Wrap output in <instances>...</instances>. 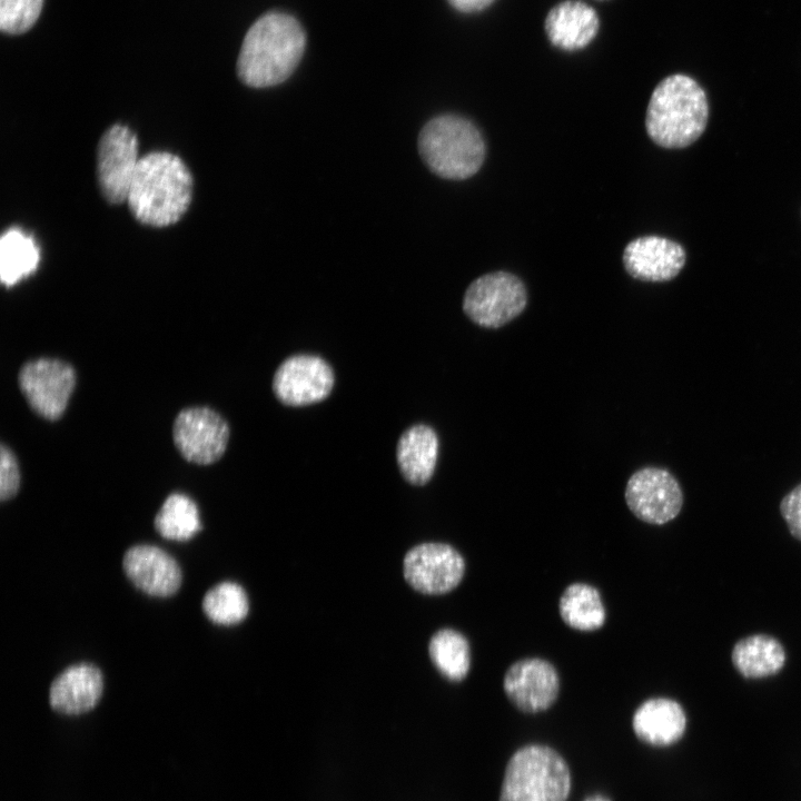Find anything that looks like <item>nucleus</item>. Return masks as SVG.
Masks as SVG:
<instances>
[{"instance_id":"b1692460","label":"nucleus","mask_w":801,"mask_h":801,"mask_svg":"<svg viewBox=\"0 0 801 801\" xmlns=\"http://www.w3.org/2000/svg\"><path fill=\"white\" fill-rule=\"evenodd\" d=\"M154 524L162 537L178 542L190 540L201 530L197 504L182 493L167 496Z\"/></svg>"},{"instance_id":"4be33fe9","label":"nucleus","mask_w":801,"mask_h":801,"mask_svg":"<svg viewBox=\"0 0 801 801\" xmlns=\"http://www.w3.org/2000/svg\"><path fill=\"white\" fill-rule=\"evenodd\" d=\"M40 260L34 239L20 228L6 230L0 239V278L11 287L31 275Z\"/></svg>"},{"instance_id":"cd10ccee","label":"nucleus","mask_w":801,"mask_h":801,"mask_svg":"<svg viewBox=\"0 0 801 801\" xmlns=\"http://www.w3.org/2000/svg\"><path fill=\"white\" fill-rule=\"evenodd\" d=\"M780 513L790 534L801 542V483L783 496Z\"/></svg>"},{"instance_id":"bb28decb","label":"nucleus","mask_w":801,"mask_h":801,"mask_svg":"<svg viewBox=\"0 0 801 801\" xmlns=\"http://www.w3.org/2000/svg\"><path fill=\"white\" fill-rule=\"evenodd\" d=\"M20 468L16 454L4 443L0 445V500L9 501L20 487Z\"/></svg>"},{"instance_id":"f257e3e1","label":"nucleus","mask_w":801,"mask_h":801,"mask_svg":"<svg viewBox=\"0 0 801 801\" xmlns=\"http://www.w3.org/2000/svg\"><path fill=\"white\" fill-rule=\"evenodd\" d=\"M306 34L290 14L270 11L248 29L237 60V75L253 88H266L287 80L298 66Z\"/></svg>"},{"instance_id":"0eeeda50","label":"nucleus","mask_w":801,"mask_h":801,"mask_svg":"<svg viewBox=\"0 0 801 801\" xmlns=\"http://www.w3.org/2000/svg\"><path fill=\"white\" fill-rule=\"evenodd\" d=\"M76 384L73 366L59 358L28 360L18 373V385L29 407L51 422L66 412Z\"/></svg>"},{"instance_id":"4468645a","label":"nucleus","mask_w":801,"mask_h":801,"mask_svg":"<svg viewBox=\"0 0 801 801\" xmlns=\"http://www.w3.org/2000/svg\"><path fill=\"white\" fill-rule=\"evenodd\" d=\"M622 259L626 273L634 279L662 283L679 275L685 265L686 254L674 240L644 236L625 246Z\"/></svg>"},{"instance_id":"393cba45","label":"nucleus","mask_w":801,"mask_h":801,"mask_svg":"<svg viewBox=\"0 0 801 801\" xmlns=\"http://www.w3.org/2000/svg\"><path fill=\"white\" fill-rule=\"evenodd\" d=\"M202 610L206 616L220 625L241 622L248 614L249 602L245 590L235 582H221L204 596Z\"/></svg>"},{"instance_id":"9d476101","label":"nucleus","mask_w":801,"mask_h":801,"mask_svg":"<svg viewBox=\"0 0 801 801\" xmlns=\"http://www.w3.org/2000/svg\"><path fill=\"white\" fill-rule=\"evenodd\" d=\"M404 577L417 592L443 595L459 585L465 574V560L446 543H423L411 548L403 562Z\"/></svg>"},{"instance_id":"6ab92c4d","label":"nucleus","mask_w":801,"mask_h":801,"mask_svg":"<svg viewBox=\"0 0 801 801\" xmlns=\"http://www.w3.org/2000/svg\"><path fill=\"white\" fill-rule=\"evenodd\" d=\"M438 456V437L427 425L418 424L399 437L396 458L403 477L413 485H424L433 476Z\"/></svg>"},{"instance_id":"5701e85b","label":"nucleus","mask_w":801,"mask_h":801,"mask_svg":"<svg viewBox=\"0 0 801 801\" xmlns=\"http://www.w3.org/2000/svg\"><path fill=\"white\" fill-rule=\"evenodd\" d=\"M429 657L438 672L453 682L466 678L471 669V646L458 631L442 629L431 639Z\"/></svg>"},{"instance_id":"2eb2a0df","label":"nucleus","mask_w":801,"mask_h":801,"mask_svg":"<svg viewBox=\"0 0 801 801\" xmlns=\"http://www.w3.org/2000/svg\"><path fill=\"white\" fill-rule=\"evenodd\" d=\"M122 566L132 584L148 595L167 597L180 587L182 576L177 561L158 546H131Z\"/></svg>"},{"instance_id":"c756f323","label":"nucleus","mask_w":801,"mask_h":801,"mask_svg":"<svg viewBox=\"0 0 801 801\" xmlns=\"http://www.w3.org/2000/svg\"><path fill=\"white\" fill-rule=\"evenodd\" d=\"M583 801H612V800L604 794L595 793V794L586 797Z\"/></svg>"},{"instance_id":"1a4fd4ad","label":"nucleus","mask_w":801,"mask_h":801,"mask_svg":"<svg viewBox=\"0 0 801 801\" xmlns=\"http://www.w3.org/2000/svg\"><path fill=\"white\" fill-rule=\"evenodd\" d=\"M230 436L227 421L207 406L181 409L172 424V441L179 454L197 465H210L225 454Z\"/></svg>"},{"instance_id":"39448f33","label":"nucleus","mask_w":801,"mask_h":801,"mask_svg":"<svg viewBox=\"0 0 801 801\" xmlns=\"http://www.w3.org/2000/svg\"><path fill=\"white\" fill-rule=\"evenodd\" d=\"M571 787L564 758L548 745L532 743L510 758L498 801H566Z\"/></svg>"},{"instance_id":"dca6fc26","label":"nucleus","mask_w":801,"mask_h":801,"mask_svg":"<svg viewBox=\"0 0 801 801\" xmlns=\"http://www.w3.org/2000/svg\"><path fill=\"white\" fill-rule=\"evenodd\" d=\"M599 28L597 12L581 0H564L555 4L544 21L550 42L564 51L585 48L596 37Z\"/></svg>"},{"instance_id":"7ed1b4c3","label":"nucleus","mask_w":801,"mask_h":801,"mask_svg":"<svg viewBox=\"0 0 801 801\" xmlns=\"http://www.w3.org/2000/svg\"><path fill=\"white\" fill-rule=\"evenodd\" d=\"M709 102L703 88L691 77L674 73L654 88L646 110L645 128L657 146L685 148L706 128Z\"/></svg>"},{"instance_id":"9b49d317","label":"nucleus","mask_w":801,"mask_h":801,"mask_svg":"<svg viewBox=\"0 0 801 801\" xmlns=\"http://www.w3.org/2000/svg\"><path fill=\"white\" fill-rule=\"evenodd\" d=\"M139 159L137 136L127 126L113 125L103 132L97 148V179L108 202L127 200Z\"/></svg>"},{"instance_id":"f8f14e48","label":"nucleus","mask_w":801,"mask_h":801,"mask_svg":"<svg viewBox=\"0 0 801 801\" xmlns=\"http://www.w3.org/2000/svg\"><path fill=\"white\" fill-rule=\"evenodd\" d=\"M334 372L322 357L308 354L286 358L275 372L273 390L287 406H306L322 402L334 387Z\"/></svg>"},{"instance_id":"c85d7f7f","label":"nucleus","mask_w":801,"mask_h":801,"mask_svg":"<svg viewBox=\"0 0 801 801\" xmlns=\"http://www.w3.org/2000/svg\"><path fill=\"white\" fill-rule=\"evenodd\" d=\"M459 12L475 13L490 7L495 0H447Z\"/></svg>"},{"instance_id":"f3484780","label":"nucleus","mask_w":801,"mask_h":801,"mask_svg":"<svg viewBox=\"0 0 801 801\" xmlns=\"http://www.w3.org/2000/svg\"><path fill=\"white\" fill-rule=\"evenodd\" d=\"M103 690L100 670L89 663L67 668L51 683L49 703L60 713L75 715L90 711Z\"/></svg>"},{"instance_id":"423d86ee","label":"nucleus","mask_w":801,"mask_h":801,"mask_svg":"<svg viewBox=\"0 0 801 801\" xmlns=\"http://www.w3.org/2000/svg\"><path fill=\"white\" fill-rule=\"evenodd\" d=\"M527 290L516 275L493 271L473 280L465 290L463 312L476 325L500 328L523 313Z\"/></svg>"},{"instance_id":"ddd939ff","label":"nucleus","mask_w":801,"mask_h":801,"mask_svg":"<svg viewBox=\"0 0 801 801\" xmlns=\"http://www.w3.org/2000/svg\"><path fill=\"white\" fill-rule=\"evenodd\" d=\"M560 686L555 666L542 657L515 661L503 678L506 698L524 713H538L550 709L560 694Z\"/></svg>"},{"instance_id":"f03ea898","label":"nucleus","mask_w":801,"mask_h":801,"mask_svg":"<svg viewBox=\"0 0 801 801\" xmlns=\"http://www.w3.org/2000/svg\"><path fill=\"white\" fill-rule=\"evenodd\" d=\"M192 176L185 162L167 151H154L139 159L127 204L137 221L150 227L177 222L189 208Z\"/></svg>"},{"instance_id":"a878e982","label":"nucleus","mask_w":801,"mask_h":801,"mask_svg":"<svg viewBox=\"0 0 801 801\" xmlns=\"http://www.w3.org/2000/svg\"><path fill=\"white\" fill-rule=\"evenodd\" d=\"M43 0H0V29L9 34L28 31L38 20Z\"/></svg>"},{"instance_id":"6e6552de","label":"nucleus","mask_w":801,"mask_h":801,"mask_svg":"<svg viewBox=\"0 0 801 801\" xmlns=\"http://www.w3.org/2000/svg\"><path fill=\"white\" fill-rule=\"evenodd\" d=\"M624 497L634 516L651 525L674 520L684 502L679 481L668 469L656 466L635 471L626 483Z\"/></svg>"},{"instance_id":"a211bd4d","label":"nucleus","mask_w":801,"mask_h":801,"mask_svg":"<svg viewBox=\"0 0 801 801\" xmlns=\"http://www.w3.org/2000/svg\"><path fill=\"white\" fill-rule=\"evenodd\" d=\"M632 728L642 742L653 746H669L684 735L686 715L678 701L651 698L634 711Z\"/></svg>"},{"instance_id":"412c9836","label":"nucleus","mask_w":801,"mask_h":801,"mask_svg":"<svg viewBox=\"0 0 801 801\" xmlns=\"http://www.w3.org/2000/svg\"><path fill=\"white\" fill-rule=\"evenodd\" d=\"M558 612L567 626L581 632L596 631L606 620L600 591L582 582L572 583L564 590L560 597Z\"/></svg>"},{"instance_id":"20e7f679","label":"nucleus","mask_w":801,"mask_h":801,"mask_svg":"<svg viewBox=\"0 0 801 801\" xmlns=\"http://www.w3.org/2000/svg\"><path fill=\"white\" fill-rule=\"evenodd\" d=\"M418 151L435 175L463 180L481 169L486 146L479 129L469 119L445 113L434 117L422 128Z\"/></svg>"},{"instance_id":"7c9ffc66","label":"nucleus","mask_w":801,"mask_h":801,"mask_svg":"<svg viewBox=\"0 0 801 801\" xmlns=\"http://www.w3.org/2000/svg\"><path fill=\"white\" fill-rule=\"evenodd\" d=\"M597 1H607V0H597Z\"/></svg>"},{"instance_id":"aec40b11","label":"nucleus","mask_w":801,"mask_h":801,"mask_svg":"<svg viewBox=\"0 0 801 801\" xmlns=\"http://www.w3.org/2000/svg\"><path fill=\"white\" fill-rule=\"evenodd\" d=\"M785 661L787 653L782 643L765 633L738 640L731 652L732 665L746 680L773 676L782 671Z\"/></svg>"}]
</instances>
